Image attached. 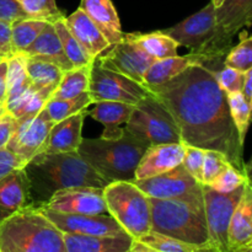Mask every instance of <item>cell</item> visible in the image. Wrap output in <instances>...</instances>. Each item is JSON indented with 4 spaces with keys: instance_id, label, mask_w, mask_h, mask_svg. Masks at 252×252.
Masks as SVG:
<instances>
[{
    "instance_id": "obj_1",
    "label": "cell",
    "mask_w": 252,
    "mask_h": 252,
    "mask_svg": "<svg viewBox=\"0 0 252 252\" xmlns=\"http://www.w3.org/2000/svg\"><path fill=\"white\" fill-rule=\"evenodd\" d=\"M148 89L171 113L184 144L223 153L245 172L244 145L213 69L198 62L167 83Z\"/></svg>"
},
{
    "instance_id": "obj_2",
    "label": "cell",
    "mask_w": 252,
    "mask_h": 252,
    "mask_svg": "<svg viewBox=\"0 0 252 252\" xmlns=\"http://www.w3.org/2000/svg\"><path fill=\"white\" fill-rule=\"evenodd\" d=\"M24 169L31 185L32 201L37 199L41 206L59 189L78 186L105 189L110 184L78 152H42L32 158Z\"/></svg>"
},
{
    "instance_id": "obj_3",
    "label": "cell",
    "mask_w": 252,
    "mask_h": 252,
    "mask_svg": "<svg viewBox=\"0 0 252 252\" xmlns=\"http://www.w3.org/2000/svg\"><path fill=\"white\" fill-rule=\"evenodd\" d=\"M149 203L152 230L217 252L209 238L203 193L170 199L149 197Z\"/></svg>"
},
{
    "instance_id": "obj_4",
    "label": "cell",
    "mask_w": 252,
    "mask_h": 252,
    "mask_svg": "<svg viewBox=\"0 0 252 252\" xmlns=\"http://www.w3.org/2000/svg\"><path fill=\"white\" fill-rule=\"evenodd\" d=\"M0 252H65L63 233L36 206L0 223Z\"/></svg>"
},
{
    "instance_id": "obj_5",
    "label": "cell",
    "mask_w": 252,
    "mask_h": 252,
    "mask_svg": "<svg viewBox=\"0 0 252 252\" xmlns=\"http://www.w3.org/2000/svg\"><path fill=\"white\" fill-rule=\"evenodd\" d=\"M147 149L144 142L126 129L118 139L83 138L78 153L108 182L134 181L137 165Z\"/></svg>"
},
{
    "instance_id": "obj_6",
    "label": "cell",
    "mask_w": 252,
    "mask_h": 252,
    "mask_svg": "<svg viewBox=\"0 0 252 252\" xmlns=\"http://www.w3.org/2000/svg\"><path fill=\"white\" fill-rule=\"evenodd\" d=\"M107 213L133 239L152 230L149 197L133 181H113L103 189Z\"/></svg>"
},
{
    "instance_id": "obj_7",
    "label": "cell",
    "mask_w": 252,
    "mask_h": 252,
    "mask_svg": "<svg viewBox=\"0 0 252 252\" xmlns=\"http://www.w3.org/2000/svg\"><path fill=\"white\" fill-rule=\"evenodd\" d=\"M126 129L148 147L162 143H182L174 117L155 96H145L135 103Z\"/></svg>"
},
{
    "instance_id": "obj_8",
    "label": "cell",
    "mask_w": 252,
    "mask_h": 252,
    "mask_svg": "<svg viewBox=\"0 0 252 252\" xmlns=\"http://www.w3.org/2000/svg\"><path fill=\"white\" fill-rule=\"evenodd\" d=\"M216 24L213 39L199 54V62L203 64L226 56L233 37L252 24V0H223L216 7Z\"/></svg>"
},
{
    "instance_id": "obj_9",
    "label": "cell",
    "mask_w": 252,
    "mask_h": 252,
    "mask_svg": "<svg viewBox=\"0 0 252 252\" xmlns=\"http://www.w3.org/2000/svg\"><path fill=\"white\" fill-rule=\"evenodd\" d=\"M246 184L228 193L216 191L208 185H203L202 187L209 238H211V244L217 252H229V226H230L234 211L243 196Z\"/></svg>"
},
{
    "instance_id": "obj_10",
    "label": "cell",
    "mask_w": 252,
    "mask_h": 252,
    "mask_svg": "<svg viewBox=\"0 0 252 252\" xmlns=\"http://www.w3.org/2000/svg\"><path fill=\"white\" fill-rule=\"evenodd\" d=\"M89 94L93 103L98 101H118L135 105L150 95L145 85L132 80L123 74L106 69L95 59L91 66Z\"/></svg>"
},
{
    "instance_id": "obj_11",
    "label": "cell",
    "mask_w": 252,
    "mask_h": 252,
    "mask_svg": "<svg viewBox=\"0 0 252 252\" xmlns=\"http://www.w3.org/2000/svg\"><path fill=\"white\" fill-rule=\"evenodd\" d=\"M53 125V120L46 107L37 115L16 118L14 132L6 148L19 158L25 167L32 158L43 152Z\"/></svg>"
},
{
    "instance_id": "obj_12",
    "label": "cell",
    "mask_w": 252,
    "mask_h": 252,
    "mask_svg": "<svg viewBox=\"0 0 252 252\" xmlns=\"http://www.w3.org/2000/svg\"><path fill=\"white\" fill-rule=\"evenodd\" d=\"M96 61L106 69L123 74L137 83L144 84V75L153 62L152 56L147 53L128 33L118 43L112 44L103 53L96 58Z\"/></svg>"
},
{
    "instance_id": "obj_13",
    "label": "cell",
    "mask_w": 252,
    "mask_h": 252,
    "mask_svg": "<svg viewBox=\"0 0 252 252\" xmlns=\"http://www.w3.org/2000/svg\"><path fill=\"white\" fill-rule=\"evenodd\" d=\"M216 26V6L211 1L198 12L170 29L162 30V32L169 34L180 46L189 48L199 61V54L213 39Z\"/></svg>"
},
{
    "instance_id": "obj_14",
    "label": "cell",
    "mask_w": 252,
    "mask_h": 252,
    "mask_svg": "<svg viewBox=\"0 0 252 252\" xmlns=\"http://www.w3.org/2000/svg\"><path fill=\"white\" fill-rule=\"evenodd\" d=\"M133 182L152 198H182L203 193V185L197 181L182 164L164 174L148 179L134 180Z\"/></svg>"
},
{
    "instance_id": "obj_15",
    "label": "cell",
    "mask_w": 252,
    "mask_h": 252,
    "mask_svg": "<svg viewBox=\"0 0 252 252\" xmlns=\"http://www.w3.org/2000/svg\"><path fill=\"white\" fill-rule=\"evenodd\" d=\"M38 208L63 233L78 235H115L126 233L110 214H73L52 211L44 207Z\"/></svg>"
},
{
    "instance_id": "obj_16",
    "label": "cell",
    "mask_w": 252,
    "mask_h": 252,
    "mask_svg": "<svg viewBox=\"0 0 252 252\" xmlns=\"http://www.w3.org/2000/svg\"><path fill=\"white\" fill-rule=\"evenodd\" d=\"M44 208L62 213L73 214H106L103 189L97 187H69L54 192L51 198L43 204Z\"/></svg>"
},
{
    "instance_id": "obj_17",
    "label": "cell",
    "mask_w": 252,
    "mask_h": 252,
    "mask_svg": "<svg viewBox=\"0 0 252 252\" xmlns=\"http://www.w3.org/2000/svg\"><path fill=\"white\" fill-rule=\"evenodd\" d=\"M184 143H162L148 147L135 169V180L148 179L170 171L182 164Z\"/></svg>"
},
{
    "instance_id": "obj_18",
    "label": "cell",
    "mask_w": 252,
    "mask_h": 252,
    "mask_svg": "<svg viewBox=\"0 0 252 252\" xmlns=\"http://www.w3.org/2000/svg\"><path fill=\"white\" fill-rule=\"evenodd\" d=\"M29 206H34L29 176L25 169L14 170L0 180V223Z\"/></svg>"
},
{
    "instance_id": "obj_19",
    "label": "cell",
    "mask_w": 252,
    "mask_h": 252,
    "mask_svg": "<svg viewBox=\"0 0 252 252\" xmlns=\"http://www.w3.org/2000/svg\"><path fill=\"white\" fill-rule=\"evenodd\" d=\"M63 239L65 252H129L133 241V238L128 233L115 235H78L63 233Z\"/></svg>"
},
{
    "instance_id": "obj_20",
    "label": "cell",
    "mask_w": 252,
    "mask_h": 252,
    "mask_svg": "<svg viewBox=\"0 0 252 252\" xmlns=\"http://www.w3.org/2000/svg\"><path fill=\"white\" fill-rule=\"evenodd\" d=\"M252 243V184L248 181L234 211L228 233L229 252L244 251Z\"/></svg>"
},
{
    "instance_id": "obj_21",
    "label": "cell",
    "mask_w": 252,
    "mask_h": 252,
    "mask_svg": "<svg viewBox=\"0 0 252 252\" xmlns=\"http://www.w3.org/2000/svg\"><path fill=\"white\" fill-rule=\"evenodd\" d=\"M93 105H95L93 110H86V116H90L103 126L105 129L101 138L118 139L122 137L126 129L121 127V125H126L128 122L134 105L118 101H98Z\"/></svg>"
},
{
    "instance_id": "obj_22",
    "label": "cell",
    "mask_w": 252,
    "mask_h": 252,
    "mask_svg": "<svg viewBox=\"0 0 252 252\" xmlns=\"http://www.w3.org/2000/svg\"><path fill=\"white\" fill-rule=\"evenodd\" d=\"M86 110L76 115L66 117L54 123L47 139L44 153H74L78 152L79 145L83 140L84 120Z\"/></svg>"
},
{
    "instance_id": "obj_23",
    "label": "cell",
    "mask_w": 252,
    "mask_h": 252,
    "mask_svg": "<svg viewBox=\"0 0 252 252\" xmlns=\"http://www.w3.org/2000/svg\"><path fill=\"white\" fill-rule=\"evenodd\" d=\"M64 21L71 34L94 59L97 58L101 53L108 49V47H111L110 42L105 38L102 32L81 7L68 17H64Z\"/></svg>"
},
{
    "instance_id": "obj_24",
    "label": "cell",
    "mask_w": 252,
    "mask_h": 252,
    "mask_svg": "<svg viewBox=\"0 0 252 252\" xmlns=\"http://www.w3.org/2000/svg\"><path fill=\"white\" fill-rule=\"evenodd\" d=\"M21 54L51 62L54 65L59 66L63 71L70 70L74 68L66 54L64 53L61 39H59L52 22H47L43 31L34 39L33 43L27 47Z\"/></svg>"
},
{
    "instance_id": "obj_25",
    "label": "cell",
    "mask_w": 252,
    "mask_h": 252,
    "mask_svg": "<svg viewBox=\"0 0 252 252\" xmlns=\"http://www.w3.org/2000/svg\"><path fill=\"white\" fill-rule=\"evenodd\" d=\"M80 7L102 32L111 46L122 41L125 33L115 5L111 0H81Z\"/></svg>"
},
{
    "instance_id": "obj_26",
    "label": "cell",
    "mask_w": 252,
    "mask_h": 252,
    "mask_svg": "<svg viewBox=\"0 0 252 252\" xmlns=\"http://www.w3.org/2000/svg\"><path fill=\"white\" fill-rule=\"evenodd\" d=\"M198 58L192 53H189V56H176L164 59H155L144 75L145 86L152 88V86H158L167 83L175 76L181 74L189 65L198 63Z\"/></svg>"
},
{
    "instance_id": "obj_27",
    "label": "cell",
    "mask_w": 252,
    "mask_h": 252,
    "mask_svg": "<svg viewBox=\"0 0 252 252\" xmlns=\"http://www.w3.org/2000/svg\"><path fill=\"white\" fill-rule=\"evenodd\" d=\"M31 85L32 83L27 74L24 54L16 53L7 59V90L4 103L7 112L25 95Z\"/></svg>"
},
{
    "instance_id": "obj_28",
    "label": "cell",
    "mask_w": 252,
    "mask_h": 252,
    "mask_svg": "<svg viewBox=\"0 0 252 252\" xmlns=\"http://www.w3.org/2000/svg\"><path fill=\"white\" fill-rule=\"evenodd\" d=\"M128 36L134 39L154 59L179 56L177 51L180 44L162 31L150 32V33H128Z\"/></svg>"
},
{
    "instance_id": "obj_29",
    "label": "cell",
    "mask_w": 252,
    "mask_h": 252,
    "mask_svg": "<svg viewBox=\"0 0 252 252\" xmlns=\"http://www.w3.org/2000/svg\"><path fill=\"white\" fill-rule=\"evenodd\" d=\"M91 66H93V64L78 66V68L64 71L58 86H57L49 100L75 97L80 94L89 91Z\"/></svg>"
},
{
    "instance_id": "obj_30",
    "label": "cell",
    "mask_w": 252,
    "mask_h": 252,
    "mask_svg": "<svg viewBox=\"0 0 252 252\" xmlns=\"http://www.w3.org/2000/svg\"><path fill=\"white\" fill-rule=\"evenodd\" d=\"M25 56V54H24ZM25 64L31 83L37 88H57L64 71L53 63L25 56Z\"/></svg>"
},
{
    "instance_id": "obj_31",
    "label": "cell",
    "mask_w": 252,
    "mask_h": 252,
    "mask_svg": "<svg viewBox=\"0 0 252 252\" xmlns=\"http://www.w3.org/2000/svg\"><path fill=\"white\" fill-rule=\"evenodd\" d=\"M53 26L57 34H58L59 39H61L64 53L66 54V57L70 61V63L73 64L74 68L90 65V64H93L95 62V59L85 51V48L79 43L78 39L69 31L68 26H66L65 21H64V17L53 22Z\"/></svg>"
},
{
    "instance_id": "obj_32",
    "label": "cell",
    "mask_w": 252,
    "mask_h": 252,
    "mask_svg": "<svg viewBox=\"0 0 252 252\" xmlns=\"http://www.w3.org/2000/svg\"><path fill=\"white\" fill-rule=\"evenodd\" d=\"M56 89L57 88H53V86L37 88L32 84L31 88L15 103L9 113H11L15 118L22 117V116L37 115L46 106Z\"/></svg>"
},
{
    "instance_id": "obj_33",
    "label": "cell",
    "mask_w": 252,
    "mask_h": 252,
    "mask_svg": "<svg viewBox=\"0 0 252 252\" xmlns=\"http://www.w3.org/2000/svg\"><path fill=\"white\" fill-rule=\"evenodd\" d=\"M47 21L37 19H24L11 24V41L14 54L22 53L43 31Z\"/></svg>"
},
{
    "instance_id": "obj_34",
    "label": "cell",
    "mask_w": 252,
    "mask_h": 252,
    "mask_svg": "<svg viewBox=\"0 0 252 252\" xmlns=\"http://www.w3.org/2000/svg\"><path fill=\"white\" fill-rule=\"evenodd\" d=\"M226 97H228L231 120H233L236 130H238L240 143L244 145L246 134H248L251 125L252 102L244 96L243 93L226 94Z\"/></svg>"
},
{
    "instance_id": "obj_35",
    "label": "cell",
    "mask_w": 252,
    "mask_h": 252,
    "mask_svg": "<svg viewBox=\"0 0 252 252\" xmlns=\"http://www.w3.org/2000/svg\"><path fill=\"white\" fill-rule=\"evenodd\" d=\"M90 105H93V100H91L89 91H86V93L80 94L75 97L48 100L44 107L48 111L53 122L57 123L59 121L64 120V118L70 117V116L88 110Z\"/></svg>"
},
{
    "instance_id": "obj_36",
    "label": "cell",
    "mask_w": 252,
    "mask_h": 252,
    "mask_svg": "<svg viewBox=\"0 0 252 252\" xmlns=\"http://www.w3.org/2000/svg\"><path fill=\"white\" fill-rule=\"evenodd\" d=\"M138 239L154 249L155 252H209L208 249L203 246L185 243L179 239L164 235L154 230H150L149 233Z\"/></svg>"
},
{
    "instance_id": "obj_37",
    "label": "cell",
    "mask_w": 252,
    "mask_h": 252,
    "mask_svg": "<svg viewBox=\"0 0 252 252\" xmlns=\"http://www.w3.org/2000/svg\"><path fill=\"white\" fill-rule=\"evenodd\" d=\"M30 19L56 22L65 17L57 6L56 0H19Z\"/></svg>"
},
{
    "instance_id": "obj_38",
    "label": "cell",
    "mask_w": 252,
    "mask_h": 252,
    "mask_svg": "<svg viewBox=\"0 0 252 252\" xmlns=\"http://www.w3.org/2000/svg\"><path fill=\"white\" fill-rule=\"evenodd\" d=\"M224 65L244 71L252 68V36L244 37L235 47L229 49Z\"/></svg>"
},
{
    "instance_id": "obj_39",
    "label": "cell",
    "mask_w": 252,
    "mask_h": 252,
    "mask_svg": "<svg viewBox=\"0 0 252 252\" xmlns=\"http://www.w3.org/2000/svg\"><path fill=\"white\" fill-rule=\"evenodd\" d=\"M249 181L248 175L244 171L239 170L238 167H235L234 165L229 164L223 171L220 172L218 177L212 181L211 186L212 189H216V191L221 192V193H228V192L234 191V189H239L240 186H243L244 184Z\"/></svg>"
},
{
    "instance_id": "obj_40",
    "label": "cell",
    "mask_w": 252,
    "mask_h": 252,
    "mask_svg": "<svg viewBox=\"0 0 252 252\" xmlns=\"http://www.w3.org/2000/svg\"><path fill=\"white\" fill-rule=\"evenodd\" d=\"M219 86L225 91V94L243 93L245 84V73L234 69L231 66L224 65L220 70L214 71Z\"/></svg>"
},
{
    "instance_id": "obj_41",
    "label": "cell",
    "mask_w": 252,
    "mask_h": 252,
    "mask_svg": "<svg viewBox=\"0 0 252 252\" xmlns=\"http://www.w3.org/2000/svg\"><path fill=\"white\" fill-rule=\"evenodd\" d=\"M206 152L207 150L202 148L185 144V155L182 160L185 169L202 185H203V162Z\"/></svg>"
},
{
    "instance_id": "obj_42",
    "label": "cell",
    "mask_w": 252,
    "mask_h": 252,
    "mask_svg": "<svg viewBox=\"0 0 252 252\" xmlns=\"http://www.w3.org/2000/svg\"><path fill=\"white\" fill-rule=\"evenodd\" d=\"M229 164L230 161L223 153L207 150L203 162V185H211Z\"/></svg>"
},
{
    "instance_id": "obj_43",
    "label": "cell",
    "mask_w": 252,
    "mask_h": 252,
    "mask_svg": "<svg viewBox=\"0 0 252 252\" xmlns=\"http://www.w3.org/2000/svg\"><path fill=\"white\" fill-rule=\"evenodd\" d=\"M30 19L19 0H0V20L14 24L19 20Z\"/></svg>"
},
{
    "instance_id": "obj_44",
    "label": "cell",
    "mask_w": 252,
    "mask_h": 252,
    "mask_svg": "<svg viewBox=\"0 0 252 252\" xmlns=\"http://www.w3.org/2000/svg\"><path fill=\"white\" fill-rule=\"evenodd\" d=\"M17 169H24L19 158L7 148L0 149V180Z\"/></svg>"
},
{
    "instance_id": "obj_45",
    "label": "cell",
    "mask_w": 252,
    "mask_h": 252,
    "mask_svg": "<svg viewBox=\"0 0 252 252\" xmlns=\"http://www.w3.org/2000/svg\"><path fill=\"white\" fill-rule=\"evenodd\" d=\"M14 56L11 41V24L0 20V58L9 59Z\"/></svg>"
},
{
    "instance_id": "obj_46",
    "label": "cell",
    "mask_w": 252,
    "mask_h": 252,
    "mask_svg": "<svg viewBox=\"0 0 252 252\" xmlns=\"http://www.w3.org/2000/svg\"><path fill=\"white\" fill-rule=\"evenodd\" d=\"M15 122H16V118L11 113L5 112L4 115L0 116V149L6 148L14 132Z\"/></svg>"
},
{
    "instance_id": "obj_47",
    "label": "cell",
    "mask_w": 252,
    "mask_h": 252,
    "mask_svg": "<svg viewBox=\"0 0 252 252\" xmlns=\"http://www.w3.org/2000/svg\"><path fill=\"white\" fill-rule=\"evenodd\" d=\"M7 90V59L0 61V105H4Z\"/></svg>"
},
{
    "instance_id": "obj_48",
    "label": "cell",
    "mask_w": 252,
    "mask_h": 252,
    "mask_svg": "<svg viewBox=\"0 0 252 252\" xmlns=\"http://www.w3.org/2000/svg\"><path fill=\"white\" fill-rule=\"evenodd\" d=\"M244 96L252 102V68L245 71V84H244Z\"/></svg>"
},
{
    "instance_id": "obj_49",
    "label": "cell",
    "mask_w": 252,
    "mask_h": 252,
    "mask_svg": "<svg viewBox=\"0 0 252 252\" xmlns=\"http://www.w3.org/2000/svg\"><path fill=\"white\" fill-rule=\"evenodd\" d=\"M129 252H155V251L154 249L150 248L148 244H145L144 241H142L140 239H133Z\"/></svg>"
},
{
    "instance_id": "obj_50",
    "label": "cell",
    "mask_w": 252,
    "mask_h": 252,
    "mask_svg": "<svg viewBox=\"0 0 252 252\" xmlns=\"http://www.w3.org/2000/svg\"><path fill=\"white\" fill-rule=\"evenodd\" d=\"M245 172L249 177V181H252V157L249 162H245Z\"/></svg>"
},
{
    "instance_id": "obj_51",
    "label": "cell",
    "mask_w": 252,
    "mask_h": 252,
    "mask_svg": "<svg viewBox=\"0 0 252 252\" xmlns=\"http://www.w3.org/2000/svg\"><path fill=\"white\" fill-rule=\"evenodd\" d=\"M5 112H7L6 108H5V106H4V105H0V116L4 115Z\"/></svg>"
},
{
    "instance_id": "obj_52",
    "label": "cell",
    "mask_w": 252,
    "mask_h": 252,
    "mask_svg": "<svg viewBox=\"0 0 252 252\" xmlns=\"http://www.w3.org/2000/svg\"><path fill=\"white\" fill-rule=\"evenodd\" d=\"M212 2H213V5L214 6H219V5L221 4V2H223V0H212Z\"/></svg>"
},
{
    "instance_id": "obj_53",
    "label": "cell",
    "mask_w": 252,
    "mask_h": 252,
    "mask_svg": "<svg viewBox=\"0 0 252 252\" xmlns=\"http://www.w3.org/2000/svg\"><path fill=\"white\" fill-rule=\"evenodd\" d=\"M244 251H252V243L250 244V245H249L248 246V248H246L245 249V250H244Z\"/></svg>"
},
{
    "instance_id": "obj_54",
    "label": "cell",
    "mask_w": 252,
    "mask_h": 252,
    "mask_svg": "<svg viewBox=\"0 0 252 252\" xmlns=\"http://www.w3.org/2000/svg\"><path fill=\"white\" fill-rule=\"evenodd\" d=\"M0 61H1V58H0Z\"/></svg>"
},
{
    "instance_id": "obj_55",
    "label": "cell",
    "mask_w": 252,
    "mask_h": 252,
    "mask_svg": "<svg viewBox=\"0 0 252 252\" xmlns=\"http://www.w3.org/2000/svg\"><path fill=\"white\" fill-rule=\"evenodd\" d=\"M250 182H251V184H252V181H250Z\"/></svg>"
}]
</instances>
